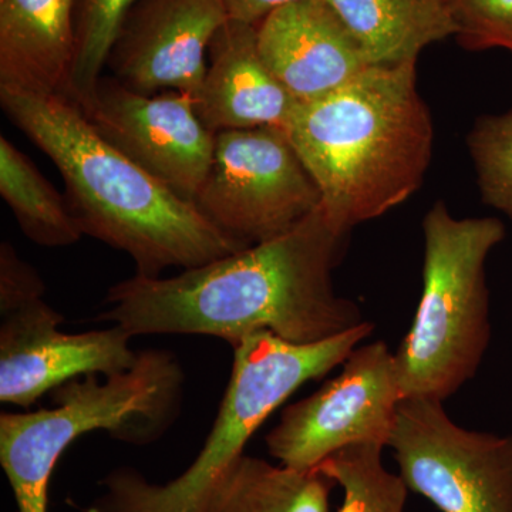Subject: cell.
<instances>
[{"label": "cell", "instance_id": "1", "mask_svg": "<svg viewBox=\"0 0 512 512\" xmlns=\"http://www.w3.org/2000/svg\"><path fill=\"white\" fill-rule=\"evenodd\" d=\"M346 234L322 204L291 231L170 278L136 274L111 286L100 318L131 336L202 335L234 348L269 332L315 343L366 322L333 288Z\"/></svg>", "mask_w": 512, "mask_h": 512}, {"label": "cell", "instance_id": "2", "mask_svg": "<svg viewBox=\"0 0 512 512\" xmlns=\"http://www.w3.org/2000/svg\"><path fill=\"white\" fill-rule=\"evenodd\" d=\"M0 104L56 165L83 235L126 252L137 274L158 278L248 248L107 143L73 100L0 90Z\"/></svg>", "mask_w": 512, "mask_h": 512}, {"label": "cell", "instance_id": "3", "mask_svg": "<svg viewBox=\"0 0 512 512\" xmlns=\"http://www.w3.org/2000/svg\"><path fill=\"white\" fill-rule=\"evenodd\" d=\"M417 62L369 66L284 127L343 234L419 190L433 151V120L417 90Z\"/></svg>", "mask_w": 512, "mask_h": 512}, {"label": "cell", "instance_id": "4", "mask_svg": "<svg viewBox=\"0 0 512 512\" xmlns=\"http://www.w3.org/2000/svg\"><path fill=\"white\" fill-rule=\"evenodd\" d=\"M372 322L315 343H292L269 332L234 346L231 379L204 447L181 476L160 485L130 468L104 478L93 512H197L205 495L256 430L303 384L328 375L373 333Z\"/></svg>", "mask_w": 512, "mask_h": 512}, {"label": "cell", "instance_id": "5", "mask_svg": "<svg viewBox=\"0 0 512 512\" xmlns=\"http://www.w3.org/2000/svg\"><path fill=\"white\" fill-rule=\"evenodd\" d=\"M423 234V292L394 365L403 400L444 403L476 377L490 345L485 264L505 227L497 218L458 220L437 201Z\"/></svg>", "mask_w": 512, "mask_h": 512}, {"label": "cell", "instance_id": "6", "mask_svg": "<svg viewBox=\"0 0 512 512\" xmlns=\"http://www.w3.org/2000/svg\"><path fill=\"white\" fill-rule=\"evenodd\" d=\"M184 373L164 350L138 352L116 375L84 376L53 390L56 407L2 413L0 464L19 512H47V491L57 461L83 434L106 431L124 443H153L180 412Z\"/></svg>", "mask_w": 512, "mask_h": 512}, {"label": "cell", "instance_id": "7", "mask_svg": "<svg viewBox=\"0 0 512 512\" xmlns=\"http://www.w3.org/2000/svg\"><path fill=\"white\" fill-rule=\"evenodd\" d=\"M194 204L245 247L291 231L322 204L318 185L284 128L215 134L214 157Z\"/></svg>", "mask_w": 512, "mask_h": 512}, {"label": "cell", "instance_id": "8", "mask_svg": "<svg viewBox=\"0 0 512 512\" xmlns=\"http://www.w3.org/2000/svg\"><path fill=\"white\" fill-rule=\"evenodd\" d=\"M409 491L440 512H512V433L458 426L444 403H400L389 446Z\"/></svg>", "mask_w": 512, "mask_h": 512}, {"label": "cell", "instance_id": "9", "mask_svg": "<svg viewBox=\"0 0 512 512\" xmlns=\"http://www.w3.org/2000/svg\"><path fill=\"white\" fill-rule=\"evenodd\" d=\"M402 402L389 346L383 340L357 346L338 376L286 407L266 448L282 466L308 471L343 448L387 447Z\"/></svg>", "mask_w": 512, "mask_h": 512}, {"label": "cell", "instance_id": "10", "mask_svg": "<svg viewBox=\"0 0 512 512\" xmlns=\"http://www.w3.org/2000/svg\"><path fill=\"white\" fill-rule=\"evenodd\" d=\"M84 116L107 143L184 200L195 201L212 157L215 134L202 123L194 97L178 90L134 92L101 77Z\"/></svg>", "mask_w": 512, "mask_h": 512}, {"label": "cell", "instance_id": "11", "mask_svg": "<svg viewBox=\"0 0 512 512\" xmlns=\"http://www.w3.org/2000/svg\"><path fill=\"white\" fill-rule=\"evenodd\" d=\"M0 402L29 409L79 377L111 376L130 369L138 353L120 326L66 333L63 316L40 298L0 309Z\"/></svg>", "mask_w": 512, "mask_h": 512}, {"label": "cell", "instance_id": "12", "mask_svg": "<svg viewBox=\"0 0 512 512\" xmlns=\"http://www.w3.org/2000/svg\"><path fill=\"white\" fill-rule=\"evenodd\" d=\"M228 19L224 0H137L106 67L134 92L178 90L195 100L207 73L208 47Z\"/></svg>", "mask_w": 512, "mask_h": 512}, {"label": "cell", "instance_id": "13", "mask_svg": "<svg viewBox=\"0 0 512 512\" xmlns=\"http://www.w3.org/2000/svg\"><path fill=\"white\" fill-rule=\"evenodd\" d=\"M259 53L276 80L301 103L345 86L367 64L326 0H298L256 23Z\"/></svg>", "mask_w": 512, "mask_h": 512}, {"label": "cell", "instance_id": "14", "mask_svg": "<svg viewBox=\"0 0 512 512\" xmlns=\"http://www.w3.org/2000/svg\"><path fill=\"white\" fill-rule=\"evenodd\" d=\"M259 53L256 25L227 20L208 47L207 73L195 109L211 133L284 128L298 107Z\"/></svg>", "mask_w": 512, "mask_h": 512}, {"label": "cell", "instance_id": "15", "mask_svg": "<svg viewBox=\"0 0 512 512\" xmlns=\"http://www.w3.org/2000/svg\"><path fill=\"white\" fill-rule=\"evenodd\" d=\"M76 0H0V90L69 99Z\"/></svg>", "mask_w": 512, "mask_h": 512}, {"label": "cell", "instance_id": "16", "mask_svg": "<svg viewBox=\"0 0 512 512\" xmlns=\"http://www.w3.org/2000/svg\"><path fill=\"white\" fill-rule=\"evenodd\" d=\"M369 66L417 62L421 50L457 35L444 0H326Z\"/></svg>", "mask_w": 512, "mask_h": 512}, {"label": "cell", "instance_id": "17", "mask_svg": "<svg viewBox=\"0 0 512 512\" xmlns=\"http://www.w3.org/2000/svg\"><path fill=\"white\" fill-rule=\"evenodd\" d=\"M335 485L318 468L293 470L244 453L212 485L197 512H329Z\"/></svg>", "mask_w": 512, "mask_h": 512}, {"label": "cell", "instance_id": "18", "mask_svg": "<svg viewBox=\"0 0 512 512\" xmlns=\"http://www.w3.org/2000/svg\"><path fill=\"white\" fill-rule=\"evenodd\" d=\"M0 195L23 234L37 245L69 247L83 237L66 195L5 136L0 137Z\"/></svg>", "mask_w": 512, "mask_h": 512}, {"label": "cell", "instance_id": "19", "mask_svg": "<svg viewBox=\"0 0 512 512\" xmlns=\"http://www.w3.org/2000/svg\"><path fill=\"white\" fill-rule=\"evenodd\" d=\"M383 446L357 444L326 458L318 467L343 490L338 512H404L409 488L383 464Z\"/></svg>", "mask_w": 512, "mask_h": 512}, {"label": "cell", "instance_id": "20", "mask_svg": "<svg viewBox=\"0 0 512 512\" xmlns=\"http://www.w3.org/2000/svg\"><path fill=\"white\" fill-rule=\"evenodd\" d=\"M137 0H76L74 59L69 99L77 106L92 96L106 69L124 16Z\"/></svg>", "mask_w": 512, "mask_h": 512}, {"label": "cell", "instance_id": "21", "mask_svg": "<svg viewBox=\"0 0 512 512\" xmlns=\"http://www.w3.org/2000/svg\"><path fill=\"white\" fill-rule=\"evenodd\" d=\"M467 143L484 202L512 218V110L478 119Z\"/></svg>", "mask_w": 512, "mask_h": 512}, {"label": "cell", "instance_id": "22", "mask_svg": "<svg viewBox=\"0 0 512 512\" xmlns=\"http://www.w3.org/2000/svg\"><path fill=\"white\" fill-rule=\"evenodd\" d=\"M458 42L470 50L501 47L512 53V0H444Z\"/></svg>", "mask_w": 512, "mask_h": 512}, {"label": "cell", "instance_id": "23", "mask_svg": "<svg viewBox=\"0 0 512 512\" xmlns=\"http://www.w3.org/2000/svg\"><path fill=\"white\" fill-rule=\"evenodd\" d=\"M45 284L36 269L23 261L8 241L0 245V309L40 298Z\"/></svg>", "mask_w": 512, "mask_h": 512}, {"label": "cell", "instance_id": "24", "mask_svg": "<svg viewBox=\"0 0 512 512\" xmlns=\"http://www.w3.org/2000/svg\"><path fill=\"white\" fill-rule=\"evenodd\" d=\"M224 2L227 5L229 18L256 25L275 9L298 0H224Z\"/></svg>", "mask_w": 512, "mask_h": 512}]
</instances>
